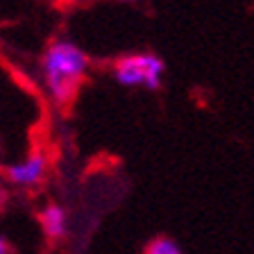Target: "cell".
I'll use <instances>...</instances> for the list:
<instances>
[{
  "mask_svg": "<svg viewBox=\"0 0 254 254\" xmlns=\"http://www.w3.org/2000/svg\"><path fill=\"white\" fill-rule=\"evenodd\" d=\"M48 175V157L43 152H30L7 166L5 177L16 189H37Z\"/></svg>",
  "mask_w": 254,
  "mask_h": 254,
  "instance_id": "cell-3",
  "label": "cell"
},
{
  "mask_svg": "<svg viewBox=\"0 0 254 254\" xmlns=\"http://www.w3.org/2000/svg\"><path fill=\"white\" fill-rule=\"evenodd\" d=\"M143 254H184V250L175 243L173 238L159 236V238H154V241H150Z\"/></svg>",
  "mask_w": 254,
  "mask_h": 254,
  "instance_id": "cell-5",
  "label": "cell"
},
{
  "mask_svg": "<svg viewBox=\"0 0 254 254\" xmlns=\"http://www.w3.org/2000/svg\"><path fill=\"white\" fill-rule=\"evenodd\" d=\"M89 70V57L77 43L57 39L41 57V82L55 105H68Z\"/></svg>",
  "mask_w": 254,
  "mask_h": 254,
  "instance_id": "cell-1",
  "label": "cell"
},
{
  "mask_svg": "<svg viewBox=\"0 0 254 254\" xmlns=\"http://www.w3.org/2000/svg\"><path fill=\"white\" fill-rule=\"evenodd\" d=\"M41 227L43 234L48 238H62L66 236V229H68V213L62 204H48L41 209Z\"/></svg>",
  "mask_w": 254,
  "mask_h": 254,
  "instance_id": "cell-4",
  "label": "cell"
},
{
  "mask_svg": "<svg viewBox=\"0 0 254 254\" xmlns=\"http://www.w3.org/2000/svg\"><path fill=\"white\" fill-rule=\"evenodd\" d=\"M164 59L154 53H132L114 64V79L127 89L143 86L148 91H157L164 84Z\"/></svg>",
  "mask_w": 254,
  "mask_h": 254,
  "instance_id": "cell-2",
  "label": "cell"
},
{
  "mask_svg": "<svg viewBox=\"0 0 254 254\" xmlns=\"http://www.w3.org/2000/svg\"><path fill=\"white\" fill-rule=\"evenodd\" d=\"M0 254H14V250H11V243L7 241L5 236H0Z\"/></svg>",
  "mask_w": 254,
  "mask_h": 254,
  "instance_id": "cell-6",
  "label": "cell"
},
{
  "mask_svg": "<svg viewBox=\"0 0 254 254\" xmlns=\"http://www.w3.org/2000/svg\"><path fill=\"white\" fill-rule=\"evenodd\" d=\"M125 2H132V0H125Z\"/></svg>",
  "mask_w": 254,
  "mask_h": 254,
  "instance_id": "cell-7",
  "label": "cell"
}]
</instances>
